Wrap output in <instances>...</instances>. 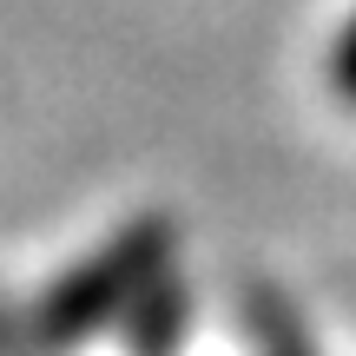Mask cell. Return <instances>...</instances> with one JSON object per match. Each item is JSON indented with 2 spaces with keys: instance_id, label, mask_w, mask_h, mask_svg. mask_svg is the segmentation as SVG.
<instances>
[{
  "instance_id": "1",
  "label": "cell",
  "mask_w": 356,
  "mask_h": 356,
  "mask_svg": "<svg viewBox=\"0 0 356 356\" xmlns=\"http://www.w3.org/2000/svg\"><path fill=\"white\" fill-rule=\"evenodd\" d=\"M139 270V257H106L99 270H86V277H73L60 297H53V330H86L92 317H106V310L119 304V284Z\"/></svg>"
},
{
  "instance_id": "2",
  "label": "cell",
  "mask_w": 356,
  "mask_h": 356,
  "mask_svg": "<svg viewBox=\"0 0 356 356\" xmlns=\"http://www.w3.org/2000/svg\"><path fill=\"white\" fill-rule=\"evenodd\" d=\"M330 79H337V92L356 106V20H350V33L337 40V60H330Z\"/></svg>"
}]
</instances>
